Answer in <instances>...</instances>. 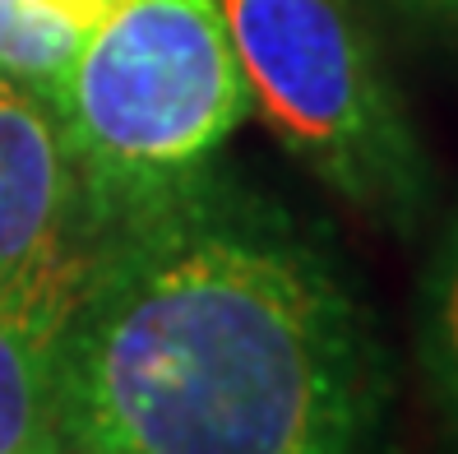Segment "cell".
Listing matches in <instances>:
<instances>
[{
    "label": "cell",
    "mask_w": 458,
    "mask_h": 454,
    "mask_svg": "<svg viewBox=\"0 0 458 454\" xmlns=\"http://www.w3.org/2000/svg\"><path fill=\"white\" fill-rule=\"evenodd\" d=\"M89 195L51 98L0 74V278L84 260Z\"/></svg>",
    "instance_id": "cell-4"
},
{
    "label": "cell",
    "mask_w": 458,
    "mask_h": 454,
    "mask_svg": "<svg viewBox=\"0 0 458 454\" xmlns=\"http://www.w3.org/2000/svg\"><path fill=\"white\" fill-rule=\"evenodd\" d=\"M65 454H106V450H65Z\"/></svg>",
    "instance_id": "cell-10"
},
{
    "label": "cell",
    "mask_w": 458,
    "mask_h": 454,
    "mask_svg": "<svg viewBox=\"0 0 458 454\" xmlns=\"http://www.w3.org/2000/svg\"><path fill=\"white\" fill-rule=\"evenodd\" d=\"M417 366L458 454V209L440 227L417 283Z\"/></svg>",
    "instance_id": "cell-6"
},
{
    "label": "cell",
    "mask_w": 458,
    "mask_h": 454,
    "mask_svg": "<svg viewBox=\"0 0 458 454\" xmlns=\"http://www.w3.org/2000/svg\"><path fill=\"white\" fill-rule=\"evenodd\" d=\"M51 107L98 232L213 172L250 89L218 0H116L79 38Z\"/></svg>",
    "instance_id": "cell-2"
},
{
    "label": "cell",
    "mask_w": 458,
    "mask_h": 454,
    "mask_svg": "<svg viewBox=\"0 0 458 454\" xmlns=\"http://www.w3.org/2000/svg\"><path fill=\"white\" fill-rule=\"evenodd\" d=\"M218 5L268 135L370 223L412 232L430 209V163L352 0Z\"/></svg>",
    "instance_id": "cell-3"
},
{
    "label": "cell",
    "mask_w": 458,
    "mask_h": 454,
    "mask_svg": "<svg viewBox=\"0 0 458 454\" xmlns=\"http://www.w3.org/2000/svg\"><path fill=\"white\" fill-rule=\"evenodd\" d=\"M380 357L325 242L218 172L89 236L61 338L65 450L375 454Z\"/></svg>",
    "instance_id": "cell-1"
},
{
    "label": "cell",
    "mask_w": 458,
    "mask_h": 454,
    "mask_svg": "<svg viewBox=\"0 0 458 454\" xmlns=\"http://www.w3.org/2000/svg\"><path fill=\"white\" fill-rule=\"evenodd\" d=\"M84 260L0 278V454H65L61 338Z\"/></svg>",
    "instance_id": "cell-5"
},
{
    "label": "cell",
    "mask_w": 458,
    "mask_h": 454,
    "mask_svg": "<svg viewBox=\"0 0 458 454\" xmlns=\"http://www.w3.org/2000/svg\"><path fill=\"white\" fill-rule=\"evenodd\" d=\"M38 5H42L47 14H56L61 23H70L74 33H89L93 23L116 5V0H38Z\"/></svg>",
    "instance_id": "cell-8"
},
{
    "label": "cell",
    "mask_w": 458,
    "mask_h": 454,
    "mask_svg": "<svg viewBox=\"0 0 458 454\" xmlns=\"http://www.w3.org/2000/svg\"><path fill=\"white\" fill-rule=\"evenodd\" d=\"M385 5L412 23H458V0H385Z\"/></svg>",
    "instance_id": "cell-9"
},
{
    "label": "cell",
    "mask_w": 458,
    "mask_h": 454,
    "mask_svg": "<svg viewBox=\"0 0 458 454\" xmlns=\"http://www.w3.org/2000/svg\"><path fill=\"white\" fill-rule=\"evenodd\" d=\"M84 33L47 14L38 0H0V74H14L51 98Z\"/></svg>",
    "instance_id": "cell-7"
}]
</instances>
